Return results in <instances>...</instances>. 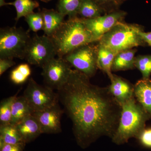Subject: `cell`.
<instances>
[{
	"instance_id": "cell-23",
	"label": "cell",
	"mask_w": 151,
	"mask_h": 151,
	"mask_svg": "<svg viewBox=\"0 0 151 151\" xmlns=\"http://www.w3.org/2000/svg\"><path fill=\"white\" fill-rule=\"evenodd\" d=\"M17 94L6 98L0 103V125L10 124L12 106Z\"/></svg>"
},
{
	"instance_id": "cell-24",
	"label": "cell",
	"mask_w": 151,
	"mask_h": 151,
	"mask_svg": "<svg viewBox=\"0 0 151 151\" xmlns=\"http://www.w3.org/2000/svg\"><path fill=\"white\" fill-rule=\"evenodd\" d=\"M134 65L142 73L143 79L150 78L151 74V55L136 57Z\"/></svg>"
},
{
	"instance_id": "cell-11",
	"label": "cell",
	"mask_w": 151,
	"mask_h": 151,
	"mask_svg": "<svg viewBox=\"0 0 151 151\" xmlns=\"http://www.w3.org/2000/svg\"><path fill=\"white\" fill-rule=\"evenodd\" d=\"M63 113L58 103L43 111L34 112L32 114L39 123L42 134H56L62 131L60 121Z\"/></svg>"
},
{
	"instance_id": "cell-31",
	"label": "cell",
	"mask_w": 151,
	"mask_h": 151,
	"mask_svg": "<svg viewBox=\"0 0 151 151\" xmlns=\"http://www.w3.org/2000/svg\"><path fill=\"white\" fill-rule=\"evenodd\" d=\"M98 4L103 7V6L109 5H117L119 4L116 0H93Z\"/></svg>"
},
{
	"instance_id": "cell-34",
	"label": "cell",
	"mask_w": 151,
	"mask_h": 151,
	"mask_svg": "<svg viewBox=\"0 0 151 151\" xmlns=\"http://www.w3.org/2000/svg\"><path fill=\"white\" fill-rule=\"evenodd\" d=\"M42 1H43L44 2H48L50 1L51 0H41Z\"/></svg>"
},
{
	"instance_id": "cell-27",
	"label": "cell",
	"mask_w": 151,
	"mask_h": 151,
	"mask_svg": "<svg viewBox=\"0 0 151 151\" xmlns=\"http://www.w3.org/2000/svg\"><path fill=\"white\" fill-rule=\"evenodd\" d=\"M28 78L18 68L16 67L12 70L10 74L11 80L16 84H20L24 83Z\"/></svg>"
},
{
	"instance_id": "cell-16",
	"label": "cell",
	"mask_w": 151,
	"mask_h": 151,
	"mask_svg": "<svg viewBox=\"0 0 151 151\" xmlns=\"http://www.w3.org/2000/svg\"><path fill=\"white\" fill-rule=\"evenodd\" d=\"M137 50L135 49L127 50L117 53L112 66L113 71L132 69L135 67V56Z\"/></svg>"
},
{
	"instance_id": "cell-30",
	"label": "cell",
	"mask_w": 151,
	"mask_h": 151,
	"mask_svg": "<svg viewBox=\"0 0 151 151\" xmlns=\"http://www.w3.org/2000/svg\"><path fill=\"white\" fill-rule=\"evenodd\" d=\"M17 67L28 78H29L31 74V70L29 64L22 63L18 65Z\"/></svg>"
},
{
	"instance_id": "cell-4",
	"label": "cell",
	"mask_w": 151,
	"mask_h": 151,
	"mask_svg": "<svg viewBox=\"0 0 151 151\" xmlns=\"http://www.w3.org/2000/svg\"><path fill=\"white\" fill-rule=\"evenodd\" d=\"M143 30V28L137 24L121 22L100 38L97 44L117 54L124 50L145 45L140 35Z\"/></svg>"
},
{
	"instance_id": "cell-18",
	"label": "cell",
	"mask_w": 151,
	"mask_h": 151,
	"mask_svg": "<svg viewBox=\"0 0 151 151\" xmlns=\"http://www.w3.org/2000/svg\"><path fill=\"white\" fill-rule=\"evenodd\" d=\"M97 64L98 68L106 73L109 78L112 77V66L116 54L109 49L97 44Z\"/></svg>"
},
{
	"instance_id": "cell-20",
	"label": "cell",
	"mask_w": 151,
	"mask_h": 151,
	"mask_svg": "<svg viewBox=\"0 0 151 151\" xmlns=\"http://www.w3.org/2000/svg\"><path fill=\"white\" fill-rule=\"evenodd\" d=\"M104 11L103 7L93 0H83L78 15L81 18L93 19L102 16Z\"/></svg>"
},
{
	"instance_id": "cell-5",
	"label": "cell",
	"mask_w": 151,
	"mask_h": 151,
	"mask_svg": "<svg viewBox=\"0 0 151 151\" xmlns=\"http://www.w3.org/2000/svg\"><path fill=\"white\" fill-rule=\"evenodd\" d=\"M31 37L21 27H6L0 30V58L24 59Z\"/></svg>"
},
{
	"instance_id": "cell-12",
	"label": "cell",
	"mask_w": 151,
	"mask_h": 151,
	"mask_svg": "<svg viewBox=\"0 0 151 151\" xmlns=\"http://www.w3.org/2000/svg\"><path fill=\"white\" fill-rule=\"evenodd\" d=\"M108 88L112 96L121 105L134 96V85L124 78L113 74Z\"/></svg>"
},
{
	"instance_id": "cell-21",
	"label": "cell",
	"mask_w": 151,
	"mask_h": 151,
	"mask_svg": "<svg viewBox=\"0 0 151 151\" xmlns=\"http://www.w3.org/2000/svg\"><path fill=\"white\" fill-rule=\"evenodd\" d=\"M7 5L14 7L17 12L15 20L18 21L21 18L34 12V10L39 6V4L34 0H15L12 2L7 3Z\"/></svg>"
},
{
	"instance_id": "cell-1",
	"label": "cell",
	"mask_w": 151,
	"mask_h": 151,
	"mask_svg": "<svg viewBox=\"0 0 151 151\" xmlns=\"http://www.w3.org/2000/svg\"><path fill=\"white\" fill-rule=\"evenodd\" d=\"M57 91L78 145L85 148L102 136L112 138L122 106L108 87L94 85L88 76L72 69L67 82Z\"/></svg>"
},
{
	"instance_id": "cell-26",
	"label": "cell",
	"mask_w": 151,
	"mask_h": 151,
	"mask_svg": "<svg viewBox=\"0 0 151 151\" xmlns=\"http://www.w3.org/2000/svg\"><path fill=\"white\" fill-rule=\"evenodd\" d=\"M136 138L143 147L151 149V128L144 129Z\"/></svg>"
},
{
	"instance_id": "cell-2",
	"label": "cell",
	"mask_w": 151,
	"mask_h": 151,
	"mask_svg": "<svg viewBox=\"0 0 151 151\" xmlns=\"http://www.w3.org/2000/svg\"><path fill=\"white\" fill-rule=\"evenodd\" d=\"M49 37L55 47L57 56L60 58L79 46L99 41L86 27L82 18L77 17L64 22Z\"/></svg>"
},
{
	"instance_id": "cell-17",
	"label": "cell",
	"mask_w": 151,
	"mask_h": 151,
	"mask_svg": "<svg viewBox=\"0 0 151 151\" xmlns=\"http://www.w3.org/2000/svg\"><path fill=\"white\" fill-rule=\"evenodd\" d=\"M33 113L26 99L23 96L17 97L12 106L10 124L15 125Z\"/></svg>"
},
{
	"instance_id": "cell-32",
	"label": "cell",
	"mask_w": 151,
	"mask_h": 151,
	"mask_svg": "<svg viewBox=\"0 0 151 151\" xmlns=\"http://www.w3.org/2000/svg\"><path fill=\"white\" fill-rule=\"evenodd\" d=\"M140 35L145 42L151 47V32H146L144 30L142 31Z\"/></svg>"
},
{
	"instance_id": "cell-19",
	"label": "cell",
	"mask_w": 151,
	"mask_h": 151,
	"mask_svg": "<svg viewBox=\"0 0 151 151\" xmlns=\"http://www.w3.org/2000/svg\"><path fill=\"white\" fill-rule=\"evenodd\" d=\"M24 142L15 125H0V144L16 145ZM26 144V143H25Z\"/></svg>"
},
{
	"instance_id": "cell-7",
	"label": "cell",
	"mask_w": 151,
	"mask_h": 151,
	"mask_svg": "<svg viewBox=\"0 0 151 151\" xmlns=\"http://www.w3.org/2000/svg\"><path fill=\"white\" fill-rule=\"evenodd\" d=\"M23 96L34 112L43 111L58 103V93L47 86L38 84L32 78H30Z\"/></svg>"
},
{
	"instance_id": "cell-35",
	"label": "cell",
	"mask_w": 151,
	"mask_h": 151,
	"mask_svg": "<svg viewBox=\"0 0 151 151\" xmlns=\"http://www.w3.org/2000/svg\"><path fill=\"white\" fill-rule=\"evenodd\" d=\"M127 1V0H116L117 2H118V3H120V2H122L124 1Z\"/></svg>"
},
{
	"instance_id": "cell-33",
	"label": "cell",
	"mask_w": 151,
	"mask_h": 151,
	"mask_svg": "<svg viewBox=\"0 0 151 151\" xmlns=\"http://www.w3.org/2000/svg\"><path fill=\"white\" fill-rule=\"evenodd\" d=\"M7 5V3L6 2L5 0H0V6Z\"/></svg>"
},
{
	"instance_id": "cell-6",
	"label": "cell",
	"mask_w": 151,
	"mask_h": 151,
	"mask_svg": "<svg viewBox=\"0 0 151 151\" xmlns=\"http://www.w3.org/2000/svg\"><path fill=\"white\" fill-rule=\"evenodd\" d=\"M94 43L87 44L75 49L63 57V59L76 70L80 71L89 78L96 72L97 46Z\"/></svg>"
},
{
	"instance_id": "cell-25",
	"label": "cell",
	"mask_w": 151,
	"mask_h": 151,
	"mask_svg": "<svg viewBox=\"0 0 151 151\" xmlns=\"http://www.w3.org/2000/svg\"><path fill=\"white\" fill-rule=\"evenodd\" d=\"M25 21L28 25L30 30L37 32L43 30L44 19L41 12L32 13L25 17Z\"/></svg>"
},
{
	"instance_id": "cell-22",
	"label": "cell",
	"mask_w": 151,
	"mask_h": 151,
	"mask_svg": "<svg viewBox=\"0 0 151 151\" xmlns=\"http://www.w3.org/2000/svg\"><path fill=\"white\" fill-rule=\"evenodd\" d=\"M83 0H59L57 5L58 11L69 17V19L77 17Z\"/></svg>"
},
{
	"instance_id": "cell-28",
	"label": "cell",
	"mask_w": 151,
	"mask_h": 151,
	"mask_svg": "<svg viewBox=\"0 0 151 151\" xmlns=\"http://www.w3.org/2000/svg\"><path fill=\"white\" fill-rule=\"evenodd\" d=\"M26 144L21 143L16 145L0 144V151H23Z\"/></svg>"
},
{
	"instance_id": "cell-15",
	"label": "cell",
	"mask_w": 151,
	"mask_h": 151,
	"mask_svg": "<svg viewBox=\"0 0 151 151\" xmlns=\"http://www.w3.org/2000/svg\"><path fill=\"white\" fill-rule=\"evenodd\" d=\"M44 19L43 30L45 35L50 37L65 22L64 16L58 11L43 9L41 11Z\"/></svg>"
},
{
	"instance_id": "cell-13",
	"label": "cell",
	"mask_w": 151,
	"mask_h": 151,
	"mask_svg": "<svg viewBox=\"0 0 151 151\" xmlns=\"http://www.w3.org/2000/svg\"><path fill=\"white\" fill-rule=\"evenodd\" d=\"M15 126L26 144L34 141L42 134L39 123L32 114L26 117Z\"/></svg>"
},
{
	"instance_id": "cell-8",
	"label": "cell",
	"mask_w": 151,
	"mask_h": 151,
	"mask_svg": "<svg viewBox=\"0 0 151 151\" xmlns=\"http://www.w3.org/2000/svg\"><path fill=\"white\" fill-rule=\"evenodd\" d=\"M56 55V50L51 39L45 35H36L31 38L24 59L31 65L42 68Z\"/></svg>"
},
{
	"instance_id": "cell-9",
	"label": "cell",
	"mask_w": 151,
	"mask_h": 151,
	"mask_svg": "<svg viewBox=\"0 0 151 151\" xmlns=\"http://www.w3.org/2000/svg\"><path fill=\"white\" fill-rule=\"evenodd\" d=\"M42 75L46 86L58 90L67 82L72 70L64 59L53 58L42 66Z\"/></svg>"
},
{
	"instance_id": "cell-29",
	"label": "cell",
	"mask_w": 151,
	"mask_h": 151,
	"mask_svg": "<svg viewBox=\"0 0 151 151\" xmlns=\"http://www.w3.org/2000/svg\"><path fill=\"white\" fill-rule=\"evenodd\" d=\"M16 64L13 59L9 58H0V76L2 75L9 68Z\"/></svg>"
},
{
	"instance_id": "cell-14",
	"label": "cell",
	"mask_w": 151,
	"mask_h": 151,
	"mask_svg": "<svg viewBox=\"0 0 151 151\" xmlns=\"http://www.w3.org/2000/svg\"><path fill=\"white\" fill-rule=\"evenodd\" d=\"M134 96L138 103L151 118V80H139L134 85Z\"/></svg>"
},
{
	"instance_id": "cell-10",
	"label": "cell",
	"mask_w": 151,
	"mask_h": 151,
	"mask_svg": "<svg viewBox=\"0 0 151 151\" xmlns=\"http://www.w3.org/2000/svg\"><path fill=\"white\" fill-rule=\"evenodd\" d=\"M127 14L124 11H115L95 18L82 19L86 27L99 40L115 25L124 22Z\"/></svg>"
},
{
	"instance_id": "cell-3",
	"label": "cell",
	"mask_w": 151,
	"mask_h": 151,
	"mask_svg": "<svg viewBox=\"0 0 151 151\" xmlns=\"http://www.w3.org/2000/svg\"><path fill=\"white\" fill-rule=\"evenodd\" d=\"M122 106L119 125L112 138L113 142L118 145L127 142L131 138H137L151 118L134 96Z\"/></svg>"
}]
</instances>
